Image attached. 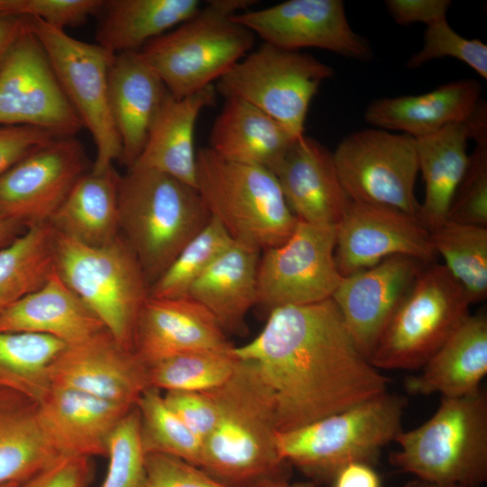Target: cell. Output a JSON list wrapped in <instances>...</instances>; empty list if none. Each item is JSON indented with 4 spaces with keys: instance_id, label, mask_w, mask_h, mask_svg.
<instances>
[{
    "instance_id": "obj_3",
    "label": "cell",
    "mask_w": 487,
    "mask_h": 487,
    "mask_svg": "<svg viewBox=\"0 0 487 487\" xmlns=\"http://www.w3.org/2000/svg\"><path fill=\"white\" fill-rule=\"evenodd\" d=\"M120 234L152 284L210 215L198 190L155 170H128L118 190Z\"/></svg>"
},
{
    "instance_id": "obj_24",
    "label": "cell",
    "mask_w": 487,
    "mask_h": 487,
    "mask_svg": "<svg viewBox=\"0 0 487 487\" xmlns=\"http://www.w3.org/2000/svg\"><path fill=\"white\" fill-rule=\"evenodd\" d=\"M481 89L478 81L465 78L421 95L374 99L368 105L364 119L379 129L420 138L449 124L464 123L481 101Z\"/></svg>"
},
{
    "instance_id": "obj_35",
    "label": "cell",
    "mask_w": 487,
    "mask_h": 487,
    "mask_svg": "<svg viewBox=\"0 0 487 487\" xmlns=\"http://www.w3.org/2000/svg\"><path fill=\"white\" fill-rule=\"evenodd\" d=\"M66 345L48 335L0 332V389L38 403L51 388L50 366Z\"/></svg>"
},
{
    "instance_id": "obj_9",
    "label": "cell",
    "mask_w": 487,
    "mask_h": 487,
    "mask_svg": "<svg viewBox=\"0 0 487 487\" xmlns=\"http://www.w3.org/2000/svg\"><path fill=\"white\" fill-rule=\"evenodd\" d=\"M470 305L443 264H427L388 322L370 363L376 369H421L470 315Z\"/></svg>"
},
{
    "instance_id": "obj_4",
    "label": "cell",
    "mask_w": 487,
    "mask_h": 487,
    "mask_svg": "<svg viewBox=\"0 0 487 487\" xmlns=\"http://www.w3.org/2000/svg\"><path fill=\"white\" fill-rule=\"evenodd\" d=\"M407 399L388 391L305 426L277 432L280 458L317 484L330 482L345 465H374L382 448L402 430Z\"/></svg>"
},
{
    "instance_id": "obj_42",
    "label": "cell",
    "mask_w": 487,
    "mask_h": 487,
    "mask_svg": "<svg viewBox=\"0 0 487 487\" xmlns=\"http://www.w3.org/2000/svg\"><path fill=\"white\" fill-rule=\"evenodd\" d=\"M447 221L487 227V140L476 142L447 213Z\"/></svg>"
},
{
    "instance_id": "obj_46",
    "label": "cell",
    "mask_w": 487,
    "mask_h": 487,
    "mask_svg": "<svg viewBox=\"0 0 487 487\" xmlns=\"http://www.w3.org/2000/svg\"><path fill=\"white\" fill-rule=\"evenodd\" d=\"M51 132L32 125L0 127V176L39 147L57 138Z\"/></svg>"
},
{
    "instance_id": "obj_39",
    "label": "cell",
    "mask_w": 487,
    "mask_h": 487,
    "mask_svg": "<svg viewBox=\"0 0 487 487\" xmlns=\"http://www.w3.org/2000/svg\"><path fill=\"white\" fill-rule=\"evenodd\" d=\"M234 242L214 217L178 253L165 271L152 284L154 298L187 297L191 286Z\"/></svg>"
},
{
    "instance_id": "obj_54",
    "label": "cell",
    "mask_w": 487,
    "mask_h": 487,
    "mask_svg": "<svg viewBox=\"0 0 487 487\" xmlns=\"http://www.w3.org/2000/svg\"><path fill=\"white\" fill-rule=\"evenodd\" d=\"M21 484L19 483H15V482H12V483H7V484H5V485H2L0 487H20Z\"/></svg>"
},
{
    "instance_id": "obj_6",
    "label": "cell",
    "mask_w": 487,
    "mask_h": 487,
    "mask_svg": "<svg viewBox=\"0 0 487 487\" xmlns=\"http://www.w3.org/2000/svg\"><path fill=\"white\" fill-rule=\"evenodd\" d=\"M391 465L429 482L481 487L487 481V394L441 397L425 423L395 438Z\"/></svg>"
},
{
    "instance_id": "obj_40",
    "label": "cell",
    "mask_w": 487,
    "mask_h": 487,
    "mask_svg": "<svg viewBox=\"0 0 487 487\" xmlns=\"http://www.w3.org/2000/svg\"><path fill=\"white\" fill-rule=\"evenodd\" d=\"M108 466L101 487H143L145 453L140 436V418L133 408L112 433L107 446Z\"/></svg>"
},
{
    "instance_id": "obj_29",
    "label": "cell",
    "mask_w": 487,
    "mask_h": 487,
    "mask_svg": "<svg viewBox=\"0 0 487 487\" xmlns=\"http://www.w3.org/2000/svg\"><path fill=\"white\" fill-rule=\"evenodd\" d=\"M298 137L250 103L227 97L213 124L207 147L227 161L270 170Z\"/></svg>"
},
{
    "instance_id": "obj_18",
    "label": "cell",
    "mask_w": 487,
    "mask_h": 487,
    "mask_svg": "<svg viewBox=\"0 0 487 487\" xmlns=\"http://www.w3.org/2000/svg\"><path fill=\"white\" fill-rule=\"evenodd\" d=\"M51 387L83 391L135 407L150 388L148 367L106 329L66 345L49 369Z\"/></svg>"
},
{
    "instance_id": "obj_47",
    "label": "cell",
    "mask_w": 487,
    "mask_h": 487,
    "mask_svg": "<svg viewBox=\"0 0 487 487\" xmlns=\"http://www.w3.org/2000/svg\"><path fill=\"white\" fill-rule=\"evenodd\" d=\"M89 459L60 455L20 487H87Z\"/></svg>"
},
{
    "instance_id": "obj_30",
    "label": "cell",
    "mask_w": 487,
    "mask_h": 487,
    "mask_svg": "<svg viewBox=\"0 0 487 487\" xmlns=\"http://www.w3.org/2000/svg\"><path fill=\"white\" fill-rule=\"evenodd\" d=\"M120 179L114 166L102 173L86 172L74 184L49 224L55 232L87 245L111 243L120 234Z\"/></svg>"
},
{
    "instance_id": "obj_11",
    "label": "cell",
    "mask_w": 487,
    "mask_h": 487,
    "mask_svg": "<svg viewBox=\"0 0 487 487\" xmlns=\"http://www.w3.org/2000/svg\"><path fill=\"white\" fill-rule=\"evenodd\" d=\"M333 74L309 54L263 43L217 80V91L250 103L301 136L314 96Z\"/></svg>"
},
{
    "instance_id": "obj_45",
    "label": "cell",
    "mask_w": 487,
    "mask_h": 487,
    "mask_svg": "<svg viewBox=\"0 0 487 487\" xmlns=\"http://www.w3.org/2000/svg\"><path fill=\"white\" fill-rule=\"evenodd\" d=\"M163 397L170 409L203 442L215 427L219 415L212 391H167Z\"/></svg>"
},
{
    "instance_id": "obj_41",
    "label": "cell",
    "mask_w": 487,
    "mask_h": 487,
    "mask_svg": "<svg viewBox=\"0 0 487 487\" xmlns=\"http://www.w3.org/2000/svg\"><path fill=\"white\" fill-rule=\"evenodd\" d=\"M445 57L456 59L480 77L487 78V45L477 39H467L457 33L442 19L427 26L421 49L408 60L409 69Z\"/></svg>"
},
{
    "instance_id": "obj_32",
    "label": "cell",
    "mask_w": 487,
    "mask_h": 487,
    "mask_svg": "<svg viewBox=\"0 0 487 487\" xmlns=\"http://www.w3.org/2000/svg\"><path fill=\"white\" fill-rule=\"evenodd\" d=\"M469 139L465 123L452 124L415 139L418 171L425 184L418 220L429 232L446 221L452 198L468 163Z\"/></svg>"
},
{
    "instance_id": "obj_2",
    "label": "cell",
    "mask_w": 487,
    "mask_h": 487,
    "mask_svg": "<svg viewBox=\"0 0 487 487\" xmlns=\"http://www.w3.org/2000/svg\"><path fill=\"white\" fill-rule=\"evenodd\" d=\"M212 392L219 415L202 442L200 468L234 487L288 477L289 464L276 448L272 404L252 366L239 359L232 377Z\"/></svg>"
},
{
    "instance_id": "obj_23",
    "label": "cell",
    "mask_w": 487,
    "mask_h": 487,
    "mask_svg": "<svg viewBox=\"0 0 487 487\" xmlns=\"http://www.w3.org/2000/svg\"><path fill=\"white\" fill-rule=\"evenodd\" d=\"M168 94L138 51L115 55L108 72L109 104L122 144L119 161L127 170L142 151Z\"/></svg>"
},
{
    "instance_id": "obj_50",
    "label": "cell",
    "mask_w": 487,
    "mask_h": 487,
    "mask_svg": "<svg viewBox=\"0 0 487 487\" xmlns=\"http://www.w3.org/2000/svg\"><path fill=\"white\" fill-rule=\"evenodd\" d=\"M26 27V17L0 14V67Z\"/></svg>"
},
{
    "instance_id": "obj_52",
    "label": "cell",
    "mask_w": 487,
    "mask_h": 487,
    "mask_svg": "<svg viewBox=\"0 0 487 487\" xmlns=\"http://www.w3.org/2000/svg\"><path fill=\"white\" fill-rule=\"evenodd\" d=\"M256 487H317V483L311 480L290 482L288 477H280L263 482Z\"/></svg>"
},
{
    "instance_id": "obj_49",
    "label": "cell",
    "mask_w": 487,
    "mask_h": 487,
    "mask_svg": "<svg viewBox=\"0 0 487 487\" xmlns=\"http://www.w3.org/2000/svg\"><path fill=\"white\" fill-rule=\"evenodd\" d=\"M332 487H381V480L373 465L354 462L350 463L333 477Z\"/></svg>"
},
{
    "instance_id": "obj_37",
    "label": "cell",
    "mask_w": 487,
    "mask_h": 487,
    "mask_svg": "<svg viewBox=\"0 0 487 487\" xmlns=\"http://www.w3.org/2000/svg\"><path fill=\"white\" fill-rule=\"evenodd\" d=\"M232 348L188 352L156 362L147 366L150 387L165 392L217 389L238 366L239 359Z\"/></svg>"
},
{
    "instance_id": "obj_27",
    "label": "cell",
    "mask_w": 487,
    "mask_h": 487,
    "mask_svg": "<svg viewBox=\"0 0 487 487\" xmlns=\"http://www.w3.org/2000/svg\"><path fill=\"white\" fill-rule=\"evenodd\" d=\"M103 329L106 327L101 321L55 270L43 285L0 316V332L48 335L67 345L84 341Z\"/></svg>"
},
{
    "instance_id": "obj_28",
    "label": "cell",
    "mask_w": 487,
    "mask_h": 487,
    "mask_svg": "<svg viewBox=\"0 0 487 487\" xmlns=\"http://www.w3.org/2000/svg\"><path fill=\"white\" fill-rule=\"evenodd\" d=\"M260 250L234 241L191 286L188 297L205 307L224 331L244 333L257 304Z\"/></svg>"
},
{
    "instance_id": "obj_12",
    "label": "cell",
    "mask_w": 487,
    "mask_h": 487,
    "mask_svg": "<svg viewBox=\"0 0 487 487\" xmlns=\"http://www.w3.org/2000/svg\"><path fill=\"white\" fill-rule=\"evenodd\" d=\"M333 157L351 201L394 207L418 218L414 138L379 128L363 129L345 137Z\"/></svg>"
},
{
    "instance_id": "obj_38",
    "label": "cell",
    "mask_w": 487,
    "mask_h": 487,
    "mask_svg": "<svg viewBox=\"0 0 487 487\" xmlns=\"http://www.w3.org/2000/svg\"><path fill=\"white\" fill-rule=\"evenodd\" d=\"M145 455L162 454L200 467L202 441L167 405L161 391L150 387L135 404Z\"/></svg>"
},
{
    "instance_id": "obj_31",
    "label": "cell",
    "mask_w": 487,
    "mask_h": 487,
    "mask_svg": "<svg viewBox=\"0 0 487 487\" xmlns=\"http://www.w3.org/2000/svg\"><path fill=\"white\" fill-rule=\"evenodd\" d=\"M59 456L41 423L38 403L0 389V486L23 483Z\"/></svg>"
},
{
    "instance_id": "obj_16",
    "label": "cell",
    "mask_w": 487,
    "mask_h": 487,
    "mask_svg": "<svg viewBox=\"0 0 487 487\" xmlns=\"http://www.w3.org/2000/svg\"><path fill=\"white\" fill-rule=\"evenodd\" d=\"M232 19L283 50L317 48L359 60L372 54L368 41L351 28L341 0H288Z\"/></svg>"
},
{
    "instance_id": "obj_26",
    "label": "cell",
    "mask_w": 487,
    "mask_h": 487,
    "mask_svg": "<svg viewBox=\"0 0 487 487\" xmlns=\"http://www.w3.org/2000/svg\"><path fill=\"white\" fill-rule=\"evenodd\" d=\"M405 380L409 394L458 398L477 392L487 373V317L469 315L421 368Z\"/></svg>"
},
{
    "instance_id": "obj_22",
    "label": "cell",
    "mask_w": 487,
    "mask_h": 487,
    "mask_svg": "<svg viewBox=\"0 0 487 487\" xmlns=\"http://www.w3.org/2000/svg\"><path fill=\"white\" fill-rule=\"evenodd\" d=\"M133 408L60 387H51L38 402L41 423L58 455L87 459L106 455L112 433Z\"/></svg>"
},
{
    "instance_id": "obj_44",
    "label": "cell",
    "mask_w": 487,
    "mask_h": 487,
    "mask_svg": "<svg viewBox=\"0 0 487 487\" xmlns=\"http://www.w3.org/2000/svg\"><path fill=\"white\" fill-rule=\"evenodd\" d=\"M143 487H234L187 461L162 454L145 456Z\"/></svg>"
},
{
    "instance_id": "obj_15",
    "label": "cell",
    "mask_w": 487,
    "mask_h": 487,
    "mask_svg": "<svg viewBox=\"0 0 487 487\" xmlns=\"http://www.w3.org/2000/svg\"><path fill=\"white\" fill-rule=\"evenodd\" d=\"M86 169L74 136L53 139L0 176V216L24 230L49 224Z\"/></svg>"
},
{
    "instance_id": "obj_17",
    "label": "cell",
    "mask_w": 487,
    "mask_h": 487,
    "mask_svg": "<svg viewBox=\"0 0 487 487\" xmlns=\"http://www.w3.org/2000/svg\"><path fill=\"white\" fill-rule=\"evenodd\" d=\"M394 255L413 257L426 264L434 263L437 257L430 232L418 217L387 206L351 201L336 225L335 260L341 276Z\"/></svg>"
},
{
    "instance_id": "obj_13",
    "label": "cell",
    "mask_w": 487,
    "mask_h": 487,
    "mask_svg": "<svg viewBox=\"0 0 487 487\" xmlns=\"http://www.w3.org/2000/svg\"><path fill=\"white\" fill-rule=\"evenodd\" d=\"M336 225L298 220L289 238L263 250L257 271V304L270 311L331 299L343 277L335 260Z\"/></svg>"
},
{
    "instance_id": "obj_25",
    "label": "cell",
    "mask_w": 487,
    "mask_h": 487,
    "mask_svg": "<svg viewBox=\"0 0 487 487\" xmlns=\"http://www.w3.org/2000/svg\"><path fill=\"white\" fill-rule=\"evenodd\" d=\"M216 92L214 85L184 97L169 92L142 151L128 170L159 171L196 188L195 126L201 111L216 103Z\"/></svg>"
},
{
    "instance_id": "obj_51",
    "label": "cell",
    "mask_w": 487,
    "mask_h": 487,
    "mask_svg": "<svg viewBox=\"0 0 487 487\" xmlns=\"http://www.w3.org/2000/svg\"><path fill=\"white\" fill-rule=\"evenodd\" d=\"M23 229L17 223L0 216V250L13 243Z\"/></svg>"
},
{
    "instance_id": "obj_5",
    "label": "cell",
    "mask_w": 487,
    "mask_h": 487,
    "mask_svg": "<svg viewBox=\"0 0 487 487\" xmlns=\"http://www.w3.org/2000/svg\"><path fill=\"white\" fill-rule=\"evenodd\" d=\"M252 0H213L186 22L147 42L138 52L175 97L218 80L254 44V34L232 19Z\"/></svg>"
},
{
    "instance_id": "obj_14",
    "label": "cell",
    "mask_w": 487,
    "mask_h": 487,
    "mask_svg": "<svg viewBox=\"0 0 487 487\" xmlns=\"http://www.w3.org/2000/svg\"><path fill=\"white\" fill-rule=\"evenodd\" d=\"M0 124L37 126L58 137L83 127L28 21L0 67Z\"/></svg>"
},
{
    "instance_id": "obj_36",
    "label": "cell",
    "mask_w": 487,
    "mask_h": 487,
    "mask_svg": "<svg viewBox=\"0 0 487 487\" xmlns=\"http://www.w3.org/2000/svg\"><path fill=\"white\" fill-rule=\"evenodd\" d=\"M443 264L464 289L471 304L487 298V227L446 221L430 232Z\"/></svg>"
},
{
    "instance_id": "obj_10",
    "label": "cell",
    "mask_w": 487,
    "mask_h": 487,
    "mask_svg": "<svg viewBox=\"0 0 487 487\" xmlns=\"http://www.w3.org/2000/svg\"><path fill=\"white\" fill-rule=\"evenodd\" d=\"M26 18L64 95L93 138L96 157L90 171H106L122 154L108 95V72L115 55L97 43L75 39L38 18Z\"/></svg>"
},
{
    "instance_id": "obj_1",
    "label": "cell",
    "mask_w": 487,
    "mask_h": 487,
    "mask_svg": "<svg viewBox=\"0 0 487 487\" xmlns=\"http://www.w3.org/2000/svg\"><path fill=\"white\" fill-rule=\"evenodd\" d=\"M232 352L266 389L279 432L382 394L390 382L360 353L332 299L271 310L262 332Z\"/></svg>"
},
{
    "instance_id": "obj_7",
    "label": "cell",
    "mask_w": 487,
    "mask_h": 487,
    "mask_svg": "<svg viewBox=\"0 0 487 487\" xmlns=\"http://www.w3.org/2000/svg\"><path fill=\"white\" fill-rule=\"evenodd\" d=\"M196 189L231 238L265 250L280 245L298 219L267 168L227 161L209 147L196 153Z\"/></svg>"
},
{
    "instance_id": "obj_33",
    "label": "cell",
    "mask_w": 487,
    "mask_h": 487,
    "mask_svg": "<svg viewBox=\"0 0 487 487\" xmlns=\"http://www.w3.org/2000/svg\"><path fill=\"white\" fill-rule=\"evenodd\" d=\"M198 0H112L96 32L97 44L116 55L139 51L147 42L195 15Z\"/></svg>"
},
{
    "instance_id": "obj_19",
    "label": "cell",
    "mask_w": 487,
    "mask_h": 487,
    "mask_svg": "<svg viewBox=\"0 0 487 487\" xmlns=\"http://www.w3.org/2000/svg\"><path fill=\"white\" fill-rule=\"evenodd\" d=\"M427 265L413 257L394 255L343 277L331 299L369 362L388 322Z\"/></svg>"
},
{
    "instance_id": "obj_48",
    "label": "cell",
    "mask_w": 487,
    "mask_h": 487,
    "mask_svg": "<svg viewBox=\"0 0 487 487\" xmlns=\"http://www.w3.org/2000/svg\"><path fill=\"white\" fill-rule=\"evenodd\" d=\"M385 5L392 19L400 25L416 23L427 26L446 18L451 5L448 0H387Z\"/></svg>"
},
{
    "instance_id": "obj_34",
    "label": "cell",
    "mask_w": 487,
    "mask_h": 487,
    "mask_svg": "<svg viewBox=\"0 0 487 487\" xmlns=\"http://www.w3.org/2000/svg\"><path fill=\"white\" fill-rule=\"evenodd\" d=\"M54 239L46 224L25 229L0 250V316L48 280L54 270Z\"/></svg>"
},
{
    "instance_id": "obj_20",
    "label": "cell",
    "mask_w": 487,
    "mask_h": 487,
    "mask_svg": "<svg viewBox=\"0 0 487 487\" xmlns=\"http://www.w3.org/2000/svg\"><path fill=\"white\" fill-rule=\"evenodd\" d=\"M215 317L189 297L144 302L135 325L133 349L147 365L195 351L233 347Z\"/></svg>"
},
{
    "instance_id": "obj_21",
    "label": "cell",
    "mask_w": 487,
    "mask_h": 487,
    "mask_svg": "<svg viewBox=\"0 0 487 487\" xmlns=\"http://www.w3.org/2000/svg\"><path fill=\"white\" fill-rule=\"evenodd\" d=\"M270 170L298 220L336 225L350 203L330 152L318 141L298 137Z\"/></svg>"
},
{
    "instance_id": "obj_8",
    "label": "cell",
    "mask_w": 487,
    "mask_h": 487,
    "mask_svg": "<svg viewBox=\"0 0 487 487\" xmlns=\"http://www.w3.org/2000/svg\"><path fill=\"white\" fill-rule=\"evenodd\" d=\"M54 270L106 329L133 350L135 325L150 284L121 234L109 244L91 246L55 232Z\"/></svg>"
},
{
    "instance_id": "obj_43",
    "label": "cell",
    "mask_w": 487,
    "mask_h": 487,
    "mask_svg": "<svg viewBox=\"0 0 487 487\" xmlns=\"http://www.w3.org/2000/svg\"><path fill=\"white\" fill-rule=\"evenodd\" d=\"M103 0H0V14L38 18L48 25L64 30L78 26L100 11Z\"/></svg>"
},
{
    "instance_id": "obj_53",
    "label": "cell",
    "mask_w": 487,
    "mask_h": 487,
    "mask_svg": "<svg viewBox=\"0 0 487 487\" xmlns=\"http://www.w3.org/2000/svg\"><path fill=\"white\" fill-rule=\"evenodd\" d=\"M403 487H462L457 485H442L427 481H423L418 478H413L412 480L407 482Z\"/></svg>"
}]
</instances>
